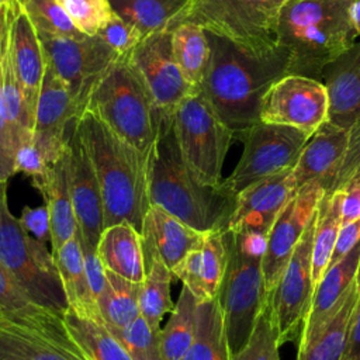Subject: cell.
I'll return each mask as SVG.
<instances>
[{"mask_svg": "<svg viewBox=\"0 0 360 360\" xmlns=\"http://www.w3.org/2000/svg\"><path fill=\"white\" fill-rule=\"evenodd\" d=\"M207 34L211 53L201 93L238 138L260 121L264 94L288 75L290 52L277 45L271 52L255 55L222 37Z\"/></svg>", "mask_w": 360, "mask_h": 360, "instance_id": "obj_1", "label": "cell"}, {"mask_svg": "<svg viewBox=\"0 0 360 360\" xmlns=\"http://www.w3.org/2000/svg\"><path fill=\"white\" fill-rule=\"evenodd\" d=\"M148 197L198 232L228 231L238 194L226 180L204 184L181 158L173 115L160 120L155 143L148 156Z\"/></svg>", "mask_w": 360, "mask_h": 360, "instance_id": "obj_2", "label": "cell"}, {"mask_svg": "<svg viewBox=\"0 0 360 360\" xmlns=\"http://www.w3.org/2000/svg\"><path fill=\"white\" fill-rule=\"evenodd\" d=\"M76 128L100 184L104 228L125 221L141 232L150 207L148 158L89 110L77 118Z\"/></svg>", "mask_w": 360, "mask_h": 360, "instance_id": "obj_3", "label": "cell"}, {"mask_svg": "<svg viewBox=\"0 0 360 360\" xmlns=\"http://www.w3.org/2000/svg\"><path fill=\"white\" fill-rule=\"evenodd\" d=\"M352 0H288L277 25V45L290 52L288 75L321 80L326 63L349 49L359 35Z\"/></svg>", "mask_w": 360, "mask_h": 360, "instance_id": "obj_4", "label": "cell"}, {"mask_svg": "<svg viewBox=\"0 0 360 360\" xmlns=\"http://www.w3.org/2000/svg\"><path fill=\"white\" fill-rule=\"evenodd\" d=\"M86 110L146 158L149 156L163 117L128 56L117 58L97 79L89 93Z\"/></svg>", "mask_w": 360, "mask_h": 360, "instance_id": "obj_5", "label": "cell"}, {"mask_svg": "<svg viewBox=\"0 0 360 360\" xmlns=\"http://www.w3.org/2000/svg\"><path fill=\"white\" fill-rule=\"evenodd\" d=\"M288 0H188L169 30L194 22L242 49L263 55L277 48V25Z\"/></svg>", "mask_w": 360, "mask_h": 360, "instance_id": "obj_6", "label": "cell"}, {"mask_svg": "<svg viewBox=\"0 0 360 360\" xmlns=\"http://www.w3.org/2000/svg\"><path fill=\"white\" fill-rule=\"evenodd\" d=\"M0 262L31 302L63 314L68 301L52 252L27 233L7 201L0 200Z\"/></svg>", "mask_w": 360, "mask_h": 360, "instance_id": "obj_7", "label": "cell"}, {"mask_svg": "<svg viewBox=\"0 0 360 360\" xmlns=\"http://www.w3.org/2000/svg\"><path fill=\"white\" fill-rule=\"evenodd\" d=\"M0 360H93L63 322L41 305L0 308Z\"/></svg>", "mask_w": 360, "mask_h": 360, "instance_id": "obj_8", "label": "cell"}, {"mask_svg": "<svg viewBox=\"0 0 360 360\" xmlns=\"http://www.w3.org/2000/svg\"><path fill=\"white\" fill-rule=\"evenodd\" d=\"M173 128L181 158L193 174L204 184H219L235 138L201 91L181 101L173 114Z\"/></svg>", "mask_w": 360, "mask_h": 360, "instance_id": "obj_9", "label": "cell"}, {"mask_svg": "<svg viewBox=\"0 0 360 360\" xmlns=\"http://www.w3.org/2000/svg\"><path fill=\"white\" fill-rule=\"evenodd\" d=\"M228 264L218 292L225 333L231 354L249 340L253 328L267 305L262 259L243 255L226 231Z\"/></svg>", "mask_w": 360, "mask_h": 360, "instance_id": "obj_10", "label": "cell"}, {"mask_svg": "<svg viewBox=\"0 0 360 360\" xmlns=\"http://www.w3.org/2000/svg\"><path fill=\"white\" fill-rule=\"evenodd\" d=\"M309 138L298 128L259 121L236 138L243 152L226 183L238 194L262 179L291 170Z\"/></svg>", "mask_w": 360, "mask_h": 360, "instance_id": "obj_11", "label": "cell"}, {"mask_svg": "<svg viewBox=\"0 0 360 360\" xmlns=\"http://www.w3.org/2000/svg\"><path fill=\"white\" fill-rule=\"evenodd\" d=\"M315 219L316 214L314 212L277 285L267 297V308L280 346L300 336L309 311L314 292L312 238Z\"/></svg>", "mask_w": 360, "mask_h": 360, "instance_id": "obj_12", "label": "cell"}, {"mask_svg": "<svg viewBox=\"0 0 360 360\" xmlns=\"http://www.w3.org/2000/svg\"><path fill=\"white\" fill-rule=\"evenodd\" d=\"M39 39L46 63L66 84L83 112L94 83L120 56L97 35L83 38L39 35Z\"/></svg>", "mask_w": 360, "mask_h": 360, "instance_id": "obj_13", "label": "cell"}, {"mask_svg": "<svg viewBox=\"0 0 360 360\" xmlns=\"http://www.w3.org/2000/svg\"><path fill=\"white\" fill-rule=\"evenodd\" d=\"M127 56L162 117H172L193 94L173 55L170 30L146 35Z\"/></svg>", "mask_w": 360, "mask_h": 360, "instance_id": "obj_14", "label": "cell"}, {"mask_svg": "<svg viewBox=\"0 0 360 360\" xmlns=\"http://www.w3.org/2000/svg\"><path fill=\"white\" fill-rule=\"evenodd\" d=\"M328 91L312 77L285 75L263 97L260 121L298 128L312 135L328 121Z\"/></svg>", "mask_w": 360, "mask_h": 360, "instance_id": "obj_15", "label": "cell"}, {"mask_svg": "<svg viewBox=\"0 0 360 360\" xmlns=\"http://www.w3.org/2000/svg\"><path fill=\"white\" fill-rule=\"evenodd\" d=\"M323 191L319 181L307 184L290 200L271 225L267 235V249L262 260L267 297L277 285Z\"/></svg>", "mask_w": 360, "mask_h": 360, "instance_id": "obj_16", "label": "cell"}, {"mask_svg": "<svg viewBox=\"0 0 360 360\" xmlns=\"http://www.w3.org/2000/svg\"><path fill=\"white\" fill-rule=\"evenodd\" d=\"M82 115L66 84L46 63L37 101L34 142L52 165L63 152L69 131Z\"/></svg>", "mask_w": 360, "mask_h": 360, "instance_id": "obj_17", "label": "cell"}, {"mask_svg": "<svg viewBox=\"0 0 360 360\" xmlns=\"http://www.w3.org/2000/svg\"><path fill=\"white\" fill-rule=\"evenodd\" d=\"M76 122L72 125L68 136L72 200L79 225V236L97 248L100 235L104 231L101 190L91 160L77 132Z\"/></svg>", "mask_w": 360, "mask_h": 360, "instance_id": "obj_18", "label": "cell"}, {"mask_svg": "<svg viewBox=\"0 0 360 360\" xmlns=\"http://www.w3.org/2000/svg\"><path fill=\"white\" fill-rule=\"evenodd\" d=\"M295 195L291 170L262 179L238 193L229 231H255L269 235L278 214Z\"/></svg>", "mask_w": 360, "mask_h": 360, "instance_id": "obj_19", "label": "cell"}, {"mask_svg": "<svg viewBox=\"0 0 360 360\" xmlns=\"http://www.w3.org/2000/svg\"><path fill=\"white\" fill-rule=\"evenodd\" d=\"M226 264V231H212L204 233L201 243L190 250L172 273L201 304L218 297Z\"/></svg>", "mask_w": 360, "mask_h": 360, "instance_id": "obj_20", "label": "cell"}, {"mask_svg": "<svg viewBox=\"0 0 360 360\" xmlns=\"http://www.w3.org/2000/svg\"><path fill=\"white\" fill-rule=\"evenodd\" d=\"M321 82L328 91V122L350 131L360 120V42L326 63Z\"/></svg>", "mask_w": 360, "mask_h": 360, "instance_id": "obj_21", "label": "cell"}, {"mask_svg": "<svg viewBox=\"0 0 360 360\" xmlns=\"http://www.w3.org/2000/svg\"><path fill=\"white\" fill-rule=\"evenodd\" d=\"M349 136L350 131L335 127L328 121L311 135L291 169L295 194L312 181H319L323 190L330 188L347 150Z\"/></svg>", "mask_w": 360, "mask_h": 360, "instance_id": "obj_22", "label": "cell"}, {"mask_svg": "<svg viewBox=\"0 0 360 360\" xmlns=\"http://www.w3.org/2000/svg\"><path fill=\"white\" fill-rule=\"evenodd\" d=\"M10 48L27 107L35 121L46 60L38 31L25 11L22 0H11Z\"/></svg>", "mask_w": 360, "mask_h": 360, "instance_id": "obj_23", "label": "cell"}, {"mask_svg": "<svg viewBox=\"0 0 360 360\" xmlns=\"http://www.w3.org/2000/svg\"><path fill=\"white\" fill-rule=\"evenodd\" d=\"M360 260V242L338 263L328 267L314 287L309 311L300 333V346L307 345L340 309L350 290L356 284Z\"/></svg>", "mask_w": 360, "mask_h": 360, "instance_id": "obj_24", "label": "cell"}, {"mask_svg": "<svg viewBox=\"0 0 360 360\" xmlns=\"http://www.w3.org/2000/svg\"><path fill=\"white\" fill-rule=\"evenodd\" d=\"M32 186L41 193L48 208L52 245L51 252H53L75 238L79 232L70 191L68 142L60 156L49 165L46 174L38 180H32Z\"/></svg>", "mask_w": 360, "mask_h": 360, "instance_id": "obj_25", "label": "cell"}, {"mask_svg": "<svg viewBox=\"0 0 360 360\" xmlns=\"http://www.w3.org/2000/svg\"><path fill=\"white\" fill-rule=\"evenodd\" d=\"M10 13L11 0H6L0 10V96L18 150L21 145L34 139V117L27 107L11 55Z\"/></svg>", "mask_w": 360, "mask_h": 360, "instance_id": "obj_26", "label": "cell"}, {"mask_svg": "<svg viewBox=\"0 0 360 360\" xmlns=\"http://www.w3.org/2000/svg\"><path fill=\"white\" fill-rule=\"evenodd\" d=\"M141 235L152 242L170 270H173L190 250L198 246L204 238L202 232L195 231L158 205L149 207L143 218Z\"/></svg>", "mask_w": 360, "mask_h": 360, "instance_id": "obj_27", "label": "cell"}, {"mask_svg": "<svg viewBox=\"0 0 360 360\" xmlns=\"http://www.w3.org/2000/svg\"><path fill=\"white\" fill-rule=\"evenodd\" d=\"M52 255L66 295L68 309L80 318L104 323L97 300L89 283L79 235L53 250Z\"/></svg>", "mask_w": 360, "mask_h": 360, "instance_id": "obj_28", "label": "cell"}, {"mask_svg": "<svg viewBox=\"0 0 360 360\" xmlns=\"http://www.w3.org/2000/svg\"><path fill=\"white\" fill-rule=\"evenodd\" d=\"M96 249L105 269L129 281H143L145 259L142 236L129 222L124 221L105 226Z\"/></svg>", "mask_w": 360, "mask_h": 360, "instance_id": "obj_29", "label": "cell"}, {"mask_svg": "<svg viewBox=\"0 0 360 360\" xmlns=\"http://www.w3.org/2000/svg\"><path fill=\"white\" fill-rule=\"evenodd\" d=\"M142 249L145 259V277L139 290V312L153 330L160 332V321L163 315L172 312L174 308V302L170 295V285L174 277L152 242L145 236H142Z\"/></svg>", "mask_w": 360, "mask_h": 360, "instance_id": "obj_30", "label": "cell"}, {"mask_svg": "<svg viewBox=\"0 0 360 360\" xmlns=\"http://www.w3.org/2000/svg\"><path fill=\"white\" fill-rule=\"evenodd\" d=\"M172 49L176 62L193 94L201 91L210 60L207 31L194 22H180L170 28Z\"/></svg>", "mask_w": 360, "mask_h": 360, "instance_id": "obj_31", "label": "cell"}, {"mask_svg": "<svg viewBox=\"0 0 360 360\" xmlns=\"http://www.w3.org/2000/svg\"><path fill=\"white\" fill-rule=\"evenodd\" d=\"M342 188L323 191L315 214V231L312 238V281L314 287L328 270L335 242L342 226Z\"/></svg>", "mask_w": 360, "mask_h": 360, "instance_id": "obj_32", "label": "cell"}, {"mask_svg": "<svg viewBox=\"0 0 360 360\" xmlns=\"http://www.w3.org/2000/svg\"><path fill=\"white\" fill-rule=\"evenodd\" d=\"M360 297V291L354 284L350 290L346 301L335 316L321 328L316 335L304 346L298 347L297 360H342L347 336L352 315L356 307V302Z\"/></svg>", "mask_w": 360, "mask_h": 360, "instance_id": "obj_33", "label": "cell"}, {"mask_svg": "<svg viewBox=\"0 0 360 360\" xmlns=\"http://www.w3.org/2000/svg\"><path fill=\"white\" fill-rule=\"evenodd\" d=\"M198 302L193 292L183 285L170 319L160 329L159 347L162 360H181L191 347L197 332Z\"/></svg>", "mask_w": 360, "mask_h": 360, "instance_id": "obj_34", "label": "cell"}, {"mask_svg": "<svg viewBox=\"0 0 360 360\" xmlns=\"http://www.w3.org/2000/svg\"><path fill=\"white\" fill-rule=\"evenodd\" d=\"M181 360H231L218 297L198 304L195 338Z\"/></svg>", "mask_w": 360, "mask_h": 360, "instance_id": "obj_35", "label": "cell"}, {"mask_svg": "<svg viewBox=\"0 0 360 360\" xmlns=\"http://www.w3.org/2000/svg\"><path fill=\"white\" fill-rule=\"evenodd\" d=\"M141 283L129 281L105 269V285L97 297L98 309L108 329L122 328L139 312Z\"/></svg>", "mask_w": 360, "mask_h": 360, "instance_id": "obj_36", "label": "cell"}, {"mask_svg": "<svg viewBox=\"0 0 360 360\" xmlns=\"http://www.w3.org/2000/svg\"><path fill=\"white\" fill-rule=\"evenodd\" d=\"M114 13L142 32L143 37L169 30L188 0H108Z\"/></svg>", "mask_w": 360, "mask_h": 360, "instance_id": "obj_37", "label": "cell"}, {"mask_svg": "<svg viewBox=\"0 0 360 360\" xmlns=\"http://www.w3.org/2000/svg\"><path fill=\"white\" fill-rule=\"evenodd\" d=\"M62 318L69 332L93 360H134L104 323L80 318L70 309H66Z\"/></svg>", "mask_w": 360, "mask_h": 360, "instance_id": "obj_38", "label": "cell"}, {"mask_svg": "<svg viewBox=\"0 0 360 360\" xmlns=\"http://www.w3.org/2000/svg\"><path fill=\"white\" fill-rule=\"evenodd\" d=\"M32 24L39 35L60 38H83L69 20L59 0H22Z\"/></svg>", "mask_w": 360, "mask_h": 360, "instance_id": "obj_39", "label": "cell"}, {"mask_svg": "<svg viewBox=\"0 0 360 360\" xmlns=\"http://www.w3.org/2000/svg\"><path fill=\"white\" fill-rule=\"evenodd\" d=\"M134 360H162L159 333L139 314L122 328L108 329Z\"/></svg>", "mask_w": 360, "mask_h": 360, "instance_id": "obj_40", "label": "cell"}, {"mask_svg": "<svg viewBox=\"0 0 360 360\" xmlns=\"http://www.w3.org/2000/svg\"><path fill=\"white\" fill-rule=\"evenodd\" d=\"M72 24L86 37H96L111 20L114 10L108 0H59Z\"/></svg>", "mask_w": 360, "mask_h": 360, "instance_id": "obj_41", "label": "cell"}, {"mask_svg": "<svg viewBox=\"0 0 360 360\" xmlns=\"http://www.w3.org/2000/svg\"><path fill=\"white\" fill-rule=\"evenodd\" d=\"M278 339L267 305L260 314L248 343L231 360H280Z\"/></svg>", "mask_w": 360, "mask_h": 360, "instance_id": "obj_42", "label": "cell"}, {"mask_svg": "<svg viewBox=\"0 0 360 360\" xmlns=\"http://www.w3.org/2000/svg\"><path fill=\"white\" fill-rule=\"evenodd\" d=\"M97 37L110 46L118 56H127L145 38L139 30L127 22L118 14H112L111 20L98 31Z\"/></svg>", "mask_w": 360, "mask_h": 360, "instance_id": "obj_43", "label": "cell"}, {"mask_svg": "<svg viewBox=\"0 0 360 360\" xmlns=\"http://www.w3.org/2000/svg\"><path fill=\"white\" fill-rule=\"evenodd\" d=\"M15 153L17 145L13 131L10 128L6 108L0 96V181L7 183L11 176L15 174Z\"/></svg>", "mask_w": 360, "mask_h": 360, "instance_id": "obj_44", "label": "cell"}, {"mask_svg": "<svg viewBox=\"0 0 360 360\" xmlns=\"http://www.w3.org/2000/svg\"><path fill=\"white\" fill-rule=\"evenodd\" d=\"M360 176V120L350 129L349 146L345 153V158L336 172L333 183L329 190H336L342 187L352 177ZM325 190V191H329Z\"/></svg>", "mask_w": 360, "mask_h": 360, "instance_id": "obj_45", "label": "cell"}, {"mask_svg": "<svg viewBox=\"0 0 360 360\" xmlns=\"http://www.w3.org/2000/svg\"><path fill=\"white\" fill-rule=\"evenodd\" d=\"M49 163L34 141L21 145L15 153V173H24L32 180H38L46 174Z\"/></svg>", "mask_w": 360, "mask_h": 360, "instance_id": "obj_46", "label": "cell"}, {"mask_svg": "<svg viewBox=\"0 0 360 360\" xmlns=\"http://www.w3.org/2000/svg\"><path fill=\"white\" fill-rule=\"evenodd\" d=\"M22 229L42 243L51 240V224L46 205L24 207L18 218Z\"/></svg>", "mask_w": 360, "mask_h": 360, "instance_id": "obj_47", "label": "cell"}, {"mask_svg": "<svg viewBox=\"0 0 360 360\" xmlns=\"http://www.w3.org/2000/svg\"><path fill=\"white\" fill-rule=\"evenodd\" d=\"M37 305L21 291L0 262V308L20 311Z\"/></svg>", "mask_w": 360, "mask_h": 360, "instance_id": "obj_48", "label": "cell"}, {"mask_svg": "<svg viewBox=\"0 0 360 360\" xmlns=\"http://www.w3.org/2000/svg\"><path fill=\"white\" fill-rule=\"evenodd\" d=\"M77 235H79V232H77ZM79 240H80V246H82V253H83V260H84V267H86V273L89 277V283H90L91 291L97 300V297L101 294V291L104 290V285H105V267H104L101 259L98 257L96 246L87 243L80 236H79Z\"/></svg>", "mask_w": 360, "mask_h": 360, "instance_id": "obj_49", "label": "cell"}, {"mask_svg": "<svg viewBox=\"0 0 360 360\" xmlns=\"http://www.w3.org/2000/svg\"><path fill=\"white\" fill-rule=\"evenodd\" d=\"M342 225L360 219V176L352 177L342 187Z\"/></svg>", "mask_w": 360, "mask_h": 360, "instance_id": "obj_50", "label": "cell"}, {"mask_svg": "<svg viewBox=\"0 0 360 360\" xmlns=\"http://www.w3.org/2000/svg\"><path fill=\"white\" fill-rule=\"evenodd\" d=\"M360 242V219L342 225L335 242L333 253L329 262V266H333L339 260H342L357 243Z\"/></svg>", "mask_w": 360, "mask_h": 360, "instance_id": "obj_51", "label": "cell"}, {"mask_svg": "<svg viewBox=\"0 0 360 360\" xmlns=\"http://www.w3.org/2000/svg\"><path fill=\"white\" fill-rule=\"evenodd\" d=\"M232 239L236 248L246 256L257 257L263 260V256L267 249V235L255 231H242L232 232Z\"/></svg>", "mask_w": 360, "mask_h": 360, "instance_id": "obj_52", "label": "cell"}, {"mask_svg": "<svg viewBox=\"0 0 360 360\" xmlns=\"http://www.w3.org/2000/svg\"><path fill=\"white\" fill-rule=\"evenodd\" d=\"M342 360H360V297L352 315L346 350Z\"/></svg>", "mask_w": 360, "mask_h": 360, "instance_id": "obj_53", "label": "cell"}, {"mask_svg": "<svg viewBox=\"0 0 360 360\" xmlns=\"http://www.w3.org/2000/svg\"><path fill=\"white\" fill-rule=\"evenodd\" d=\"M350 15H352V21H353V25L357 31V34L360 35V0H354L352 3V7H350Z\"/></svg>", "mask_w": 360, "mask_h": 360, "instance_id": "obj_54", "label": "cell"}, {"mask_svg": "<svg viewBox=\"0 0 360 360\" xmlns=\"http://www.w3.org/2000/svg\"><path fill=\"white\" fill-rule=\"evenodd\" d=\"M7 193V183H1L0 181V200L3 198V195Z\"/></svg>", "mask_w": 360, "mask_h": 360, "instance_id": "obj_55", "label": "cell"}, {"mask_svg": "<svg viewBox=\"0 0 360 360\" xmlns=\"http://www.w3.org/2000/svg\"><path fill=\"white\" fill-rule=\"evenodd\" d=\"M356 285L360 291V260H359V267H357V274H356Z\"/></svg>", "mask_w": 360, "mask_h": 360, "instance_id": "obj_56", "label": "cell"}, {"mask_svg": "<svg viewBox=\"0 0 360 360\" xmlns=\"http://www.w3.org/2000/svg\"><path fill=\"white\" fill-rule=\"evenodd\" d=\"M4 1H6V0H0V10H1V7H3V4H4Z\"/></svg>", "mask_w": 360, "mask_h": 360, "instance_id": "obj_57", "label": "cell"}, {"mask_svg": "<svg viewBox=\"0 0 360 360\" xmlns=\"http://www.w3.org/2000/svg\"><path fill=\"white\" fill-rule=\"evenodd\" d=\"M352 1H354V0H352Z\"/></svg>", "mask_w": 360, "mask_h": 360, "instance_id": "obj_58", "label": "cell"}]
</instances>
